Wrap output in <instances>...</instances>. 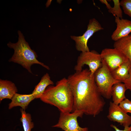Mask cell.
Instances as JSON below:
<instances>
[{
	"label": "cell",
	"mask_w": 131,
	"mask_h": 131,
	"mask_svg": "<svg viewBox=\"0 0 131 131\" xmlns=\"http://www.w3.org/2000/svg\"><path fill=\"white\" fill-rule=\"evenodd\" d=\"M101 25L95 18L89 21L86 30L82 35L71 36V38L74 41L76 50L81 52L90 51L87 45L88 40L95 32L103 30Z\"/></svg>",
	"instance_id": "cell-7"
},
{
	"label": "cell",
	"mask_w": 131,
	"mask_h": 131,
	"mask_svg": "<svg viewBox=\"0 0 131 131\" xmlns=\"http://www.w3.org/2000/svg\"><path fill=\"white\" fill-rule=\"evenodd\" d=\"M112 1L114 3V6L113 7H111L107 0H100L101 3L106 5L109 13L112 14L115 17H117L120 18H122L123 12L120 7L119 0H113Z\"/></svg>",
	"instance_id": "cell-17"
},
{
	"label": "cell",
	"mask_w": 131,
	"mask_h": 131,
	"mask_svg": "<svg viewBox=\"0 0 131 131\" xmlns=\"http://www.w3.org/2000/svg\"><path fill=\"white\" fill-rule=\"evenodd\" d=\"M114 47L121 51L131 62V34L115 41Z\"/></svg>",
	"instance_id": "cell-14"
},
{
	"label": "cell",
	"mask_w": 131,
	"mask_h": 131,
	"mask_svg": "<svg viewBox=\"0 0 131 131\" xmlns=\"http://www.w3.org/2000/svg\"><path fill=\"white\" fill-rule=\"evenodd\" d=\"M131 67V62L128 59L111 72L114 79L123 82L129 76V71Z\"/></svg>",
	"instance_id": "cell-13"
},
{
	"label": "cell",
	"mask_w": 131,
	"mask_h": 131,
	"mask_svg": "<svg viewBox=\"0 0 131 131\" xmlns=\"http://www.w3.org/2000/svg\"><path fill=\"white\" fill-rule=\"evenodd\" d=\"M67 79L74 97L72 112L79 111L95 117L103 111L106 102L89 69L75 72Z\"/></svg>",
	"instance_id": "cell-1"
},
{
	"label": "cell",
	"mask_w": 131,
	"mask_h": 131,
	"mask_svg": "<svg viewBox=\"0 0 131 131\" xmlns=\"http://www.w3.org/2000/svg\"><path fill=\"white\" fill-rule=\"evenodd\" d=\"M120 4L124 13L131 17V0H122Z\"/></svg>",
	"instance_id": "cell-19"
},
{
	"label": "cell",
	"mask_w": 131,
	"mask_h": 131,
	"mask_svg": "<svg viewBox=\"0 0 131 131\" xmlns=\"http://www.w3.org/2000/svg\"><path fill=\"white\" fill-rule=\"evenodd\" d=\"M40 99L45 103L56 107L60 112L67 113L72 112L74 97L66 78L57 81L55 86H48Z\"/></svg>",
	"instance_id": "cell-2"
},
{
	"label": "cell",
	"mask_w": 131,
	"mask_h": 131,
	"mask_svg": "<svg viewBox=\"0 0 131 131\" xmlns=\"http://www.w3.org/2000/svg\"><path fill=\"white\" fill-rule=\"evenodd\" d=\"M34 99L32 94H21L16 93L11 99V101L8 105V108L10 109L14 107L20 106L25 110L29 103Z\"/></svg>",
	"instance_id": "cell-12"
},
{
	"label": "cell",
	"mask_w": 131,
	"mask_h": 131,
	"mask_svg": "<svg viewBox=\"0 0 131 131\" xmlns=\"http://www.w3.org/2000/svg\"><path fill=\"white\" fill-rule=\"evenodd\" d=\"M100 55L110 72L128 60L121 51L114 48H105Z\"/></svg>",
	"instance_id": "cell-8"
},
{
	"label": "cell",
	"mask_w": 131,
	"mask_h": 131,
	"mask_svg": "<svg viewBox=\"0 0 131 131\" xmlns=\"http://www.w3.org/2000/svg\"><path fill=\"white\" fill-rule=\"evenodd\" d=\"M54 84L49 74L46 73L42 77L40 82L35 86L32 94L35 99L40 98L47 88L49 85Z\"/></svg>",
	"instance_id": "cell-16"
},
{
	"label": "cell",
	"mask_w": 131,
	"mask_h": 131,
	"mask_svg": "<svg viewBox=\"0 0 131 131\" xmlns=\"http://www.w3.org/2000/svg\"><path fill=\"white\" fill-rule=\"evenodd\" d=\"M110 126L114 129L115 131H131V125L129 126H126L124 127L123 130H121L117 127L115 125L112 124Z\"/></svg>",
	"instance_id": "cell-22"
},
{
	"label": "cell",
	"mask_w": 131,
	"mask_h": 131,
	"mask_svg": "<svg viewBox=\"0 0 131 131\" xmlns=\"http://www.w3.org/2000/svg\"><path fill=\"white\" fill-rule=\"evenodd\" d=\"M122 82L125 84L127 90H129L131 91V67L129 71V77Z\"/></svg>",
	"instance_id": "cell-21"
},
{
	"label": "cell",
	"mask_w": 131,
	"mask_h": 131,
	"mask_svg": "<svg viewBox=\"0 0 131 131\" xmlns=\"http://www.w3.org/2000/svg\"><path fill=\"white\" fill-rule=\"evenodd\" d=\"M21 117L20 121L22 122L24 131H31L34 127L33 123L32 121L31 117L30 114L27 113L25 110L20 109Z\"/></svg>",
	"instance_id": "cell-18"
},
{
	"label": "cell",
	"mask_w": 131,
	"mask_h": 131,
	"mask_svg": "<svg viewBox=\"0 0 131 131\" xmlns=\"http://www.w3.org/2000/svg\"><path fill=\"white\" fill-rule=\"evenodd\" d=\"M102 60L100 54L94 50L81 52L78 58L74 69L75 72L81 71L84 65H87L91 75L93 76L102 66Z\"/></svg>",
	"instance_id": "cell-5"
},
{
	"label": "cell",
	"mask_w": 131,
	"mask_h": 131,
	"mask_svg": "<svg viewBox=\"0 0 131 131\" xmlns=\"http://www.w3.org/2000/svg\"><path fill=\"white\" fill-rule=\"evenodd\" d=\"M83 114L79 111L67 113L60 112L58 123L52 127L65 131H88L87 128L81 127L78 123V118L82 117Z\"/></svg>",
	"instance_id": "cell-6"
},
{
	"label": "cell",
	"mask_w": 131,
	"mask_h": 131,
	"mask_svg": "<svg viewBox=\"0 0 131 131\" xmlns=\"http://www.w3.org/2000/svg\"><path fill=\"white\" fill-rule=\"evenodd\" d=\"M102 59V66L94 74V80L101 96L103 97L109 99L111 98V90L113 85L120 82L114 79L105 62Z\"/></svg>",
	"instance_id": "cell-4"
},
{
	"label": "cell",
	"mask_w": 131,
	"mask_h": 131,
	"mask_svg": "<svg viewBox=\"0 0 131 131\" xmlns=\"http://www.w3.org/2000/svg\"><path fill=\"white\" fill-rule=\"evenodd\" d=\"M18 37L17 42L15 43L9 42L7 44L9 48L13 49L14 50V54L9 61L20 65L31 73H32L31 66L34 64L40 65L47 69H50L48 66L38 60L36 53L31 49L21 32L18 31Z\"/></svg>",
	"instance_id": "cell-3"
},
{
	"label": "cell",
	"mask_w": 131,
	"mask_h": 131,
	"mask_svg": "<svg viewBox=\"0 0 131 131\" xmlns=\"http://www.w3.org/2000/svg\"><path fill=\"white\" fill-rule=\"evenodd\" d=\"M17 92L15 84L7 80H0V101L5 98L11 99Z\"/></svg>",
	"instance_id": "cell-11"
},
{
	"label": "cell",
	"mask_w": 131,
	"mask_h": 131,
	"mask_svg": "<svg viewBox=\"0 0 131 131\" xmlns=\"http://www.w3.org/2000/svg\"><path fill=\"white\" fill-rule=\"evenodd\" d=\"M115 21L116 28L113 33L111 38L115 41L130 34L131 33V21L115 17Z\"/></svg>",
	"instance_id": "cell-10"
},
{
	"label": "cell",
	"mask_w": 131,
	"mask_h": 131,
	"mask_svg": "<svg viewBox=\"0 0 131 131\" xmlns=\"http://www.w3.org/2000/svg\"><path fill=\"white\" fill-rule=\"evenodd\" d=\"M127 90L125 84L122 82H119L114 84L111 90L112 102L119 105L126 98L125 92Z\"/></svg>",
	"instance_id": "cell-15"
},
{
	"label": "cell",
	"mask_w": 131,
	"mask_h": 131,
	"mask_svg": "<svg viewBox=\"0 0 131 131\" xmlns=\"http://www.w3.org/2000/svg\"><path fill=\"white\" fill-rule=\"evenodd\" d=\"M119 105L125 112L131 114V100L126 98Z\"/></svg>",
	"instance_id": "cell-20"
},
{
	"label": "cell",
	"mask_w": 131,
	"mask_h": 131,
	"mask_svg": "<svg viewBox=\"0 0 131 131\" xmlns=\"http://www.w3.org/2000/svg\"><path fill=\"white\" fill-rule=\"evenodd\" d=\"M110 121L119 123L124 127L131 125V116L128 115L119 105L110 102L107 116Z\"/></svg>",
	"instance_id": "cell-9"
}]
</instances>
